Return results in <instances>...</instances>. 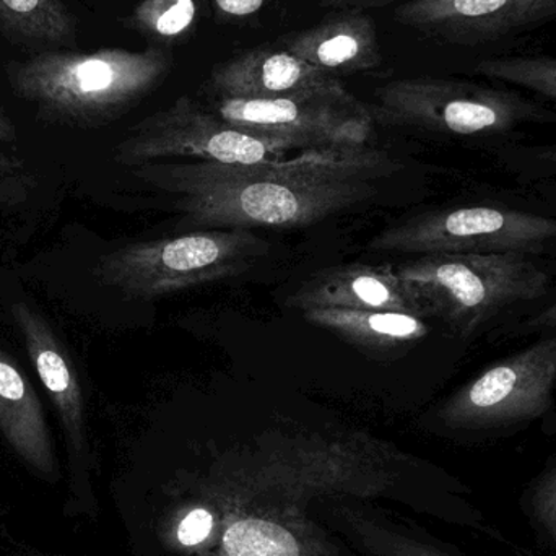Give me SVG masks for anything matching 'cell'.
<instances>
[{"instance_id": "obj_1", "label": "cell", "mask_w": 556, "mask_h": 556, "mask_svg": "<svg viewBox=\"0 0 556 556\" xmlns=\"http://www.w3.org/2000/svg\"><path fill=\"white\" fill-rule=\"evenodd\" d=\"M399 168L369 146L320 147L260 165L149 163L136 175L175 198L199 227H309L375 195L372 181Z\"/></svg>"}, {"instance_id": "obj_2", "label": "cell", "mask_w": 556, "mask_h": 556, "mask_svg": "<svg viewBox=\"0 0 556 556\" xmlns=\"http://www.w3.org/2000/svg\"><path fill=\"white\" fill-rule=\"evenodd\" d=\"M165 49L35 52L3 64L10 91L52 126L94 129L119 119L168 75Z\"/></svg>"}, {"instance_id": "obj_3", "label": "cell", "mask_w": 556, "mask_h": 556, "mask_svg": "<svg viewBox=\"0 0 556 556\" xmlns=\"http://www.w3.org/2000/svg\"><path fill=\"white\" fill-rule=\"evenodd\" d=\"M392 269L464 340L502 332L544 303L556 283L551 261L518 254H433Z\"/></svg>"}, {"instance_id": "obj_4", "label": "cell", "mask_w": 556, "mask_h": 556, "mask_svg": "<svg viewBox=\"0 0 556 556\" xmlns=\"http://www.w3.org/2000/svg\"><path fill=\"white\" fill-rule=\"evenodd\" d=\"M372 117L492 153L518 143L529 127L556 124V108L513 88L414 77L378 88Z\"/></svg>"}, {"instance_id": "obj_5", "label": "cell", "mask_w": 556, "mask_h": 556, "mask_svg": "<svg viewBox=\"0 0 556 556\" xmlns=\"http://www.w3.org/2000/svg\"><path fill=\"white\" fill-rule=\"evenodd\" d=\"M372 253L556 257V211L480 199L415 215L369 241Z\"/></svg>"}, {"instance_id": "obj_6", "label": "cell", "mask_w": 556, "mask_h": 556, "mask_svg": "<svg viewBox=\"0 0 556 556\" xmlns=\"http://www.w3.org/2000/svg\"><path fill=\"white\" fill-rule=\"evenodd\" d=\"M556 332L496 359L460 386L438 412L444 430L470 443L521 433L555 410Z\"/></svg>"}, {"instance_id": "obj_7", "label": "cell", "mask_w": 556, "mask_h": 556, "mask_svg": "<svg viewBox=\"0 0 556 556\" xmlns=\"http://www.w3.org/2000/svg\"><path fill=\"white\" fill-rule=\"evenodd\" d=\"M267 248L266 241L250 230L207 228L127 244L101 257L93 274L126 296L152 300L243 276Z\"/></svg>"}, {"instance_id": "obj_8", "label": "cell", "mask_w": 556, "mask_h": 556, "mask_svg": "<svg viewBox=\"0 0 556 556\" xmlns=\"http://www.w3.org/2000/svg\"><path fill=\"white\" fill-rule=\"evenodd\" d=\"M307 150L313 149L231 126L214 111L182 97L134 126L114 149V160L136 168L172 159L260 165L283 162Z\"/></svg>"}, {"instance_id": "obj_9", "label": "cell", "mask_w": 556, "mask_h": 556, "mask_svg": "<svg viewBox=\"0 0 556 556\" xmlns=\"http://www.w3.org/2000/svg\"><path fill=\"white\" fill-rule=\"evenodd\" d=\"M208 110L231 126L309 149L368 146L375 121L345 88L285 98H217Z\"/></svg>"}, {"instance_id": "obj_10", "label": "cell", "mask_w": 556, "mask_h": 556, "mask_svg": "<svg viewBox=\"0 0 556 556\" xmlns=\"http://www.w3.org/2000/svg\"><path fill=\"white\" fill-rule=\"evenodd\" d=\"M395 18L451 45H492L556 22V0H408Z\"/></svg>"}, {"instance_id": "obj_11", "label": "cell", "mask_w": 556, "mask_h": 556, "mask_svg": "<svg viewBox=\"0 0 556 556\" xmlns=\"http://www.w3.org/2000/svg\"><path fill=\"white\" fill-rule=\"evenodd\" d=\"M287 304L301 311L317 307L399 311L438 319L427 300L408 287L392 266L353 264L323 270L304 281Z\"/></svg>"}, {"instance_id": "obj_12", "label": "cell", "mask_w": 556, "mask_h": 556, "mask_svg": "<svg viewBox=\"0 0 556 556\" xmlns=\"http://www.w3.org/2000/svg\"><path fill=\"white\" fill-rule=\"evenodd\" d=\"M212 93L217 98H285L342 90L336 75L281 48L251 49L212 72Z\"/></svg>"}, {"instance_id": "obj_13", "label": "cell", "mask_w": 556, "mask_h": 556, "mask_svg": "<svg viewBox=\"0 0 556 556\" xmlns=\"http://www.w3.org/2000/svg\"><path fill=\"white\" fill-rule=\"evenodd\" d=\"M12 317L29 362L67 431L68 441L78 446L84 438V391L64 343L49 320L25 301L13 304Z\"/></svg>"}, {"instance_id": "obj_14", "label": "cell", "mask_w": 556, "mask_h": 556, "mask_svg": "<svg viewBox=\"0 0 556 556\" xmlns=\"http://www.w3.org/2000/svg\"><path fill=\"white\" fill-rule=\"evenodd\" d=\"M280 46L327 74H350L382 62L375 22L363 13H339L304 31L280 39Z\"/></svg>"}, {"instance_id": "obj_15", "label": "cell", "mask_w": 556, "mask_h": 556, "mask_svg": "<svg viewBox=\"0 0 556 556\" xmlns=\"http://www.w3.org/2000/svg\"><path fill=\"white\" fill-rule=\"evenodd\" d=\"M0 431L26 460L49 470L51 437L38 394L12 356L0 346Z\"/></svg>"}, {"instance_id": "obj_16", "label": "cell", "mask_w": 556, "mask_h": 556, "mask_svg": "<svg viewBox=\"0 0 556 556\" xmlns=\"http://www.w3.org/2000/svg\"><path fill=\"white\" fill-rule=\"evenodd\" d=\"M304 319L336 333L353 345L369 350H395L415 345L430 333L427 317L399 311L317 307L303 311Z\"/></svg>"}, {"instance_id": "obj_17", "label": "cell", "mask_w": 556, "mask_h": 556, "mask_svg": "<svg viewBox=\"0 0 556 556\" xmlns=\"http://www.w3.org/2000/svg\"><path fill=\"white\" fill-rule=\"evenodd\" d=\"M0 36L35 52L72 49L78 23L64 0H0Z\"/></svg>"}, {"instance_id": "obj_18", "label": "cell", "mask_w": 556, "mask_h": 556, "mask_svg": "<svg viewBox=\"0 0 556 556\" xmlns=\"http://www.w3.org/2000/svg\"><path fill=\"white\" fill-rule=\"evenodd\" d=\"M473 74L521 88L556 106V58L551 55L482 59L473 65Z\"/></svg>"}, {"instance_id": "obj_19", "label": "cell", "mask_w": 556, "mask_h": 556, "mask_svg": "<svg viewBox=\"0 0 556 556\" xmlns=\"http://www.w3.org/2000/svg\"><path fill=\"white\" fill-rule=\"evenodd\" d=\"M198 16V0H140L123 23L146 38L175 42L194 29Z\"/></svg>"}, {"instance_id": "obj_20", "label": "cell", "mask_w": 556, "mask_h": 556, "mask_svg": "<svg viewBox=\"0 0 556 556\" xmlns=\"http://www.w3.org/2000/svg\"><path fill=\"white\" fill-rule=\"evenodd\" d=\"M519 509L541 551L556 556V454L526 483Z\"/></svg>"}, {"instance_id": "obj_21", "label": "cell", "mask_w": 556, "mask_h": 556, "mask_svg": "<svg viewBox=\"0 0 556 556\" xmlns=\"http://www.w3.org/2000/svg\"><path fill=\"white\" fill-rule=\"evenodd\" d=\"M224 545L230 556H300L293 534L263 519L233 522L225 532Z\"/></svg>"}, {"instance_id": "obj_22", "label": "cell", "mask_w": 556, "mask_h": 556, "mask_svg": "<svg viewBox=\"0 0 556 556\" xmlns=\"http://www.w3.org/2000/svg\"><path fill=\"white\" fill-rule=\"evenodd\" d=\"M496 163L525 185L556 179V142L513 143L493 150Z\"/></svg>"}, {"instance_id": "obj_23", "label": "cell", "mask_w": 556, "mask_h": 556, "mask_svg": "<svg viewBox=\"0 0 556 556\" xmlns=\"http://www.w3.org/2000/svg\"><path fill=\"white\" fill-rule=\"evenodd\" d=\"M556 332V283L544 303L502 330V337L544 336Z\"/></svg>"}, {"instance_id": "obj_24", "label": "cell", "mask_w": 556, "mask_h": 556, "mask_svg": "<svg viewBox=\"0 0 556 556\" xmlns=\"http://www.w3.org/2000/svg\"><path fill=\"white\" fill-rule=\"evenodd\" d=\"M212 525H214V521H212L211 513L205 511V509H194L179 525V542L182 545H188V547L202 544L211 534Z\"/></svg>"}, {"instance_id": "obj_25", "label": "cell", "mask_w": 556, "mask_h": 556, "mask_svg": "<svg viewBox=\"0 0 556 556\" xmlns=\"http://www.w3.org/2000/svg\"><path fill=\"white\" fill-rule=\"evenodd\" d=\"M215 13L224 20H244L260 13L270 0H211Z\"/></svg>"}, {"instance_id": "obj_26", "label": "cell", "mask_w": 556, "mask_h": 556, "mask_svg": "<svg viewBox=\"0 0 556 556\" xmlns=\"http://www.w3.org/2000/svg\"><path fill=\"white\" fill-rule=\"evenodd\" d=\"M25 162L20 156L0 150V186L25 181Z\"/></svg>"}, {"instance_id": "obj_27", "label": "cell", "mask_w": 556, "mask_h": 556, "mask_svg": "<svg viewBox=\"0 0 556 556\" xmlns=\"http://www.w3.org/2000/svg\"><path fill=\"white\" fill-rule=\"evenodd\" d=\"M528 186L542 204L548 205V207L556 211V179H548V181L534 182V185Z\"/></svg>"}, {"instance_id": "obj_28", "label": "cell", "mask_w": 556, "mask_h": 556, "mask_svg": "<svg viewBox=\"0 0 556 556\" xmlns=\"http://www.w3.org/2000/svg\"><path fill=\"white\" fill-rule=\"evenodd\" d=\"M394 2L397 0H320V5L330 7V9H340V7L365 9V7H382Z\"/></svg>"}, {"instance_id": "obj_29", "label": "cell", "mask_w": 556, "mask_h": 556, "mask_svg": "<svg viewBox=\"0 0 556 556\" xmlns=\"http://www.w3.org/2000/svg\"><path fill=\"white\" fill-rule=\"evenodd\" d=\"M18 140V130L9 114L0 108V142L15 143Z\"/></svg>"}, {"instance_id": "obj_30", "label": "cell", "mask_w": 556, "mask_h": 556, "mask_svg": "<svg viewBox=\"0 0 556 556\" xmlns=\"http://www.w3.org/2000/svg\"><path fill=\"white\" fill-rule=\"evenodd\" d=\"M18 189V182H15V185L0 186V205L15 202Z\"/></svg>"}, {"instance_id": "obj_31", "label": "cell", "mask_w": 556, "mask_h": 556, "mask_svg": "<svg viewBox=\"0 0 556 556\" xmlns=\"http://www.w3.org/2000/svg\"><path fill=\"white\" fill-rule=\"evenodd\" d=\"M541 428L542 433H544L545 437H556V408L547 418H545L544 421H542Z\"/></svg>"}]
</instances>
